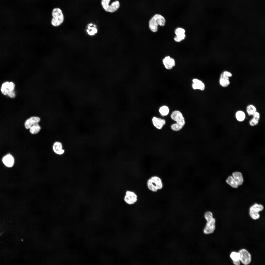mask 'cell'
<instances>
[{"label": "cell", "mask_w": 265, "mask_h": 265, "mask_svg": "<svg viewBox=\"0 0 265 265\" xmlns=\"http://www.w3.org/2000/svg\"><path fill=\"white\" fill-rule=\"evenodd\" d=\"M51 15V24L53 27H58L63 23L65 17L62 10L60 8H53L52 11Z\"/></svg>", "instance_id": "6da1fadb"}, {"label": "cell", "mask_w": 265, "mask_h": 265, "mask_svg": "<svg viewBox=\"0 0 265 265\" xmlns=\"http://www.w3.org/2000/svg\"><path fill=\"white\" fill-rule=\"evenodd\" d=\"M166 20L165 17L159 14H155L150 20L149 26L150 30L152 32H156L158 30V26H163L165 25Z\"/></svg>", "instance_id": "7a4b0ae2"}, {"label": "cell", "mask_w": 265, "mask_h": 265, "mask_svg": "<svg viewBox=\"0 0 265 265\" xmlns=\"http://www.w3.org/2000/svg\"><path fill=\"white\" fill-rule=\"evenodd\" d=\"M204 216L207 223L203 229V232L206 234L212 233L214 232L215 228V219L213 217L212 213L210 211L206 212Z\"/></svg>", "instance_id": "3957f363"}, {"label": "cell", "mask_w": 265, "mask_h": 265, "mask_svg": "<svg viewBox=\"0 0 265 265\" xmlns=\"http://www.w3.org/2000/svg\"><path fill=\"white\" fill-rule=\"evenodd\" d=\"M147 184L148 189L155 192L161 189L163 187L161 179L157 176H153L149 178L147 181Z\"/></svg>", "instance_id": "277c9868"}, {"label": "cell", "mask_w": 265, "mask_h": 265, "mask_svg": "<svg viewBox=\"0 0 265 265\" xmlns=\"http://www.w3.org/2000/svg\"><path fill=\"white\" fill-rule=\"evenodd\" d=\"M111 0H101V4L103 9L106 12L113 13L116 11L120 6L119 1L116 0L110 4Z\"/></svg>", "instance_id": "5b68a950"}, {"label": "cell", "mask_w": 265, "mask_h": 265, "mask_svg": "<svg viewBox=\"0 0 265 265\" xmlns=\"http://www.w3.org/2000/svg\"><path fill=\"white\" fill-rule=\"evenodd\" d=\"M150 122L153 127L159 131L162 130L166 124V121L165 119L156 116L152 117Z\"/></svg>", "instance_id": "8992f818"}, {"label": "cell", "mask_w": 265, "mask_h": 265, "mask_svg": "<svg viewBox=\"0 0 265 265\" xmlns=\"http://www.w3.org/2000/svg\"><path fill=\"white\" fill-rule=\"evenodd\" d=\"M171 119L176 122L175 123L183 128L186 124L185 118L181 112L178 110L173 111L170 115Z\"/></svg>", "instance_id": "52a82bcc"}, {"label": "cell", "mask_w": 265, "mask_h": 265, "mask_svg": "<svg viewBox=\"0 0 265 265\" xmlns=\"http://www.w3.org/2000/svg\"><path fill=\"white\" fill-rule=\"evenodd\" d=\"M264 206L262 204L255 203L252 205L249 209V215L253 219L256 220L259 219L260 215L259 212L263 210Z\"/></svg>", "instance_id": "ba28073f"}, {"label": "cell", "mask_w": 265, "mask_h": 265, "mask_svg": "<svg viewBox=\"0 0 265 265\" xmlns=\"http://www.w3.org/2000/svg\"><path fill=\"white\" fill-rule=\"evenodd\" d=\"M239 260L242 264L245 265L249 264L251 261V256L250 253L246 250L242 249L238 252Z\"/></svg>", "instance_id": "9c48e42d"}, {"label": "cell", "mask_w": 265, "mask_h": 265, "mask_svg": "<svg viewBox=\"0 0 265 265\" xmlns=\"http://www.w3.org/2000/svg\"><path fill=\"white\" fill-rule=\"evenodd\" d=\"M125 202L129 205L135 204L137 200V196L134 192L131 191H126L124 198Z\"/></svg>", "instance_id": "30bf717a"}, {"label": "cell", "mask_w": 265, "mask_h": 265, "mask_svg": "<svg viewBox=\"0 0 265 265\" xmlns=\"http://www.w3.org/2000/svg\"><path fill=\"white\" fill-rule=\"evenodd\" d=\"M41 119L39 117L36 116H31L25 121L24 123V126L27 129H29L33 125L38 124L40 122Z\"/></svg>", "instance_id": "8fae6325"}, {"label": "cell", "mask_w": 265, "mask_h": 265, "mask_svg": "<svg viewBox=\"0 0 265 265\" xmlns=\"http://www.w3.org/2000/svg\"><path fill=\"white\" fill-rule=\"evenodd\" d=\"M162 61L165 68L168 70L171 69L175 65V60L169 56H165Z\"/></svg>", "instance_id": "7c38bea8"}, {"label": "cell", "mask_w": 265, "mask_h": 265, "mask_svg": "<svg viewBox=\"0 0 265 265\" xmlns=\"http://www.w3.org/2000/svg\"><path fill=\"white\" fill-rule=\"evenodd\" d=\"M85 31L88 35L90 36H93L97 33L98 30L95 24L91 23H88L87 25Z\"/></svg>", "instance_id": "4fadbf2b"}, {"label": "cell", "mask_w": 265, "mask_h": 265, "mask_svg": "<svg viewBox=\"0 0 265 265\" xmlns=\"http://www.w3.org/2000/svg\"><path fill=\"white\" fill-rule=\"evenodd\" d=\"M193 83L192 86L193 89L196 90L198 89L201 91H204L205 88L204 83L201 80L196 78L192 80Z\"/></svg>", "instance_id": "5bb4252c"}, {"label": "cell", "mask_w": 265, "mask_h": 265, "mask_svg": "<svg viewBox=\"0 0 265 265\" xmlns=\"http://www.w3.org/2000/svg\"><path fill=\"white\" fill-rule=\"evenodd\" d=\"M52 148L54 152L57 155H62L64 153L65 150L63 149L62 144L60 142H55L53 145Z\"/></svg>", "instance_id": "9a60e30c"}, {"label": "cell", "mask_w": 265, "mask_h": 265, "mask_svg": "<svg viewBox=\"0 0 265 265\" xmlns=\"http://www.w3.org/2000/svg\"><path fill=\"white\" fill-rule=\"evenodd\" d=\"M230 83L229 78L225 75L222 72L219 79L220 85L223 87L226 88L230 85Z\"/></svg>", "instance_id": "2e32d148"}, {"label": "cell", "mask_w": 265, "mask_h": 265, "mask_svg": "<svg viewBox=\"0 0 265 265\" xmlns=\"http://www.w3.org/2000/svg\"><path fill=\"white\" fill-rule=\"evenodd\" d=\"M3 162L5 166L8 167H11L13 165L14 162L13 157L10 154L6 155L2 158Z\"/></svg>", "instance_id": "e0dca14e"}, {"label": "cell", "mask_w": 265, "mask_h": 265, "mask_svg": "<svg viewBox=\"0 0 265 265\" xmlns=\"http://www.w3.org/2000/svg\"><path fill=\"white\" fill-rule=\"evenodd\" d=\"M252 116V118L249 121V124L250 126L253 127L258 124L260 118V115L259 112L257 111Z\"/></svg>", "instance_id": "ac0fdd59"}, {"label": "cell", "mask_w": 265, "mask_h": 265, "mask_svg": "<svg viewBox=\"0 0 265 265\" xmlns=\"http://www.w3.org/2000/svg\"><path fill=\"white\" fill-rule=\"evenodd\" d=\"M232 176L238 186L242 185L243 179L241 173L239 172H236L232 173Z\"/></svg>", "instance_id": "d6986e66"}, {"label": "cell", "mask_w": 265, "mask_h": 265, "mask_svg": "<svg viewBox=\"0 0 265 265\" xmlns=\"http://www.w3.org/2000/svg\"><path fill=\"white\" fill-rule=\"evenodd\" d=\"M235 117L236 120L238 122L243 121L246 118V115L244 111L242 110H238L235 113Z\"/></svg>", "instance_id": "ffe728a7"}, {"label": "cell", "mask_w": 265, "mask_h": 265, "mask_svg": "<svg viewBox=\"0 0 265 265\" xmlns=\"http://www.w3.org/2000/svg\"><path fill=\"white\" fill-rule=\"evenodd\" d=\"M246 111L248 115L249 116H252L257 111L256 107L252 104H249L248 105L246 108Z\"/></svg>", "instance_id": "44dd1931"}, {"label": "cell", "mask_w": 265, "mask_h": 265, "mask_svg": "<svg viewBox=\"0 0 265 265\" xmlns=\"http://www.w3.org/2000/svg\"><path fill=\"white\" fill-rule=\"evenodd\" d=\"M159 112L162 117L167 116L169 113V109L166 106L163 105L161 106L159 109Z\"/></svg>", "instance_id": "7402d4cb"}, {"label": "cell", "mask_w": 265, "mask_h": 265, "mask_svg": "<svg viewBox=\"0 0 265 265\" xmlns=\"http://www.w3.org/2000/svg\"><path fill=\"white\" fill-rule=\"evenodd\" d=\"M41 129V127L39 123H38L31 127L29 129V132L32 134H35L40 132Z\"/></svg>", "instance_id": "603a6c76"}, {"label": "cell", "mask_w": 265, "mask_h": 265, "mask_svg": "<svg viewBox=\"0 0 265 265\" xmlns=\"http://www.w3.org/2000/svg\"><path fill=\"white\" fill-rule=\"evenodd\" d=\"M174 33L175 36L179 37H185L186 30L184 28L178 27H177L175 30Z\"/></svg>", "instance_id": "cb8c5ba5"}, {"label": "cell", "mask_w": 265, "mask_h": 265, "mask_svg": "<svg viewBox=\"0 0 265 265\" xmlns=\"http://www.w3.org/2000/svg\"><path fill=\"white\" fill-rule=\"evenodd\" d=\"M226 181L228 184L233 188H237L238 187V186L232 176H229Z\"/></svg>", "instance_id": "d4e9b609"}, {"label": "cell", "mask_w": 265, "mask_h": 265, "mask_svg": "<svg viewBox=\"0 0 265 265\" xmlns=\"http://www.w3.org/2000/svg\"><path fill=\"white\" fill-rule=\"evenodd\" d=\"M2 86L7 89L10 91H13L15 87V85L13 82L6 81L2 84Z\"/></svg>", "instance_id": "484cf974"}, {"label": "cell", "mask_w": 265, "mask_h": 265, "mask_svg": "<svg viewBox=\"0 0 265 265\" xmlns=\"http://www.w3.org/2000/svg\"><path fill=\"white\" fill-rule=\"evenodd\" d=\"M230 256L231 258L233 261H237L239 260V254L238 252H232L231 253Z\"/></svg>", "instance_id": "4316f807"}, {"label": "cell", "mask_w": 265, "mask_h": 265, "mask_svg": "<svg viewBox=\"0 0 265 265\" xmlns=\"http://www.w3.org/2000/svg\"><path fill=\"white\" fill-rule=\"evenodd\" d=\"M222 73L225 75L229 78L232 77L233 76L231 72L227 71H224Z\"/></svg>", "instance_id": "83f0119b"}, {"label": "cell", "mask_w": 265, "mask_h": 265, "mask_svg": "<svg viewBox=\"0 0 265 265\" xmlns=\"http://www.w3.org/2000/svg\"><path fill=\"white\" fill-rule=\"evenodd\" d=\"M7 95L10 97L12 98H14L15 96V93L13 91H10Z\"/></svg>", "instance_id": "f1b7e54d"}, {"label": "cell", "mask_w": 265, "mask_h": 265, "mask_svg": "<svg viewBox=\"0 0 265 265\" xmlns=\"http://www.w3.org/2000/svg\"><path fill=\"white\" fill-rule=\"evenodd\" d=\"M233 263L235 265H240V262L239 260L237 261H233Z\"/></svg>", "instance_id": "f546056e"}]
</instances>
